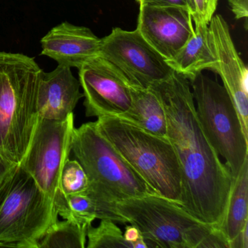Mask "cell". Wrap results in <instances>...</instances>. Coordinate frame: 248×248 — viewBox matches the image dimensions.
<instances>
[{"mask_svg": "<svg viewBox=\"0 0 248 248\" xmlns=\"http://www.w3.org/2000/svg\"><path fill=\"white\" fill-rule=\"evenodd\" d=\"M115 207L127 223L139 229L148 248H229L218 228L160 196L124 199Z\"/></svg>", "mask_w": 248, "mask_h": 248, "instance_id": "3957f363", "label": "cell"}, {"mask_svg": "<svg viewBox=\"0 0 248 248\" xmlns=\"http://www.w3.org/2000/svg\"><path fill=\"white\" fill-rule=\"evenodd\" d=\"M123 236L124 239L130 244L131 248H148L147 244L142 236L140 231L133 225L126 226Z\"/></svg>", "mask_w": 248, "mask_h": 248, "instance_id": "cb8c5ba5", "label": "cell"}, {"mask_svg": "<svg viewBox=\"0 0 248 248\" xmlns=\"http://www.w3.org/2000/svg\"><path fill=\"white\" fill-rule=\"evenodd\" d=\"M139 5L136 29L159 55L170 60L194 33L191 14L178 7Z\"/></svg>", "mask_w": 248, "mask_h": 248, "instance_id": "8fae6325", "label": "cell"}, {"mask_svg": "<svg viewBox=\"0 0 248 248\" xmlns=\"http://www.w3.org/2000/svg\"><path fill=\"white\" fill-rule=\"evenodd\" d=\"M248 223V159L233 180L229 202L219 229L230 244Z\"/></svg>", "mask_w": 248, "mask_h": 248, "instance_id": "e0dca14e", "label": "cell"}, {"mask_svg": "<svg viewBox=\"0 0 248 248\" xmlns=\"http://www.w3.org/2000/svg\"><path fill=\"white\" fill-rule=\"evenodd\" d=\"M230 248H248V223L231 242Z\"/></svg>", "mask_w": 248, "mask_h": 248, "instance_id": "484cf974", "label": "cell"}, {"mask_svg": "<svg viewBox=\"0 0 248 248\" xmlns=\"http://www.w3.org/2000/svg\"><path fill=\"white\" fill-rule=\"evenodd\" d=\"M15 167L11 166L7 163L1 156H0V184L3 181L5 177L10 173L13 168Z\"/></svg>", "mask_w": 248, "mask_h": 248, "instance_id": "4316f807", "label": "cell"}, {"mask_svg": "<svg viewBox=\"0 0 248 248\" xmlns=\"http://www.w3.org/2000/svg\"><path fill=\"white\" fill-rule=\"evenodd\" d=\"M43 71L32 58L0 51V156L13 167L22 162L37 128Z\"/></svg>", "mask_w": 248, "mask_h": 248, "instance_id": "7a4b0ae2", "label": "cell"}, {"mask_svg": "<svg viewBox=\"0 0 248 248\" xmlns=\"http://www.w3.org/2000/svg\"><path fill=\"white\" fill-rule=\"evenodd\" d=\"M95 124L99 133L158 195L181 205V167L168 138L151 134L116 117H98Z\"/></svg>", "mask_w": 248, "mask_h": 248, "instance_id": "277c9868", "label": "cell"}, {"mask_svg": "<svg viewBox=\"0 0 248 248\" xmlns=\"http://www.w3.org/2000/svg\"><path fill=\"white\" fill-rule=\"evenodd\" d=\"M53 204L59 216L86 230L97 219L96 205L85 192L66 195L59 188L55 194Z\"/></svg>", "mask_w": 248, "mask_h": 248, "instance_id": "ac0fdd59", "label": "cell"}, {"mask_svg": "<svg viewBox=\"0 0 248 248\" xmlns=\"http://www.w3.org/2000/svg\"><path fill=\"white\" fill-rule=\"evenodd\" d=\"M131 95L130 108L116 118L151 134L167 138L166 114L157 93L151 88L132 86Z\"/></svg>", "mask_w": 248, "mask_h": 248, "instance_id": "2e32d148", "label": "cell"}, {"mask_svg": "<svg viewBox=\"0 0 248 248\" xmlns=\"http://www.w3.org/2000/svg\"><path fill=\"white\" fill-rule=\"evenodd\" d=\"M80 87L67 66L59 65L49 73L43 71L37 94L39 117L58 121L67 118L84 97Z\"/></svg>", "mask_w": 248, "mask_h": 248, "instance_id": "5bb4252c", "label": "cell"}, {"mask_svg": "<svg viewBox=\"0 0 248 248\" xmlns=\"http://www.w3.org/2000/svg\"><path fill=\"white\" fill-rule=\"evenodd\" d=\"M218 74L248 138V71L236 51L229 25L220 15L213 16L209 24Z\"/></svg>", "mask_w": 248, "mask_h": 248, "instance_id": "7c38bea8", "label": "cell"}, {"mask_svg": "<svg viewBox=\"0 0 248 248\" xmlns=\"http://www.w3.org/2000/svg\"><path fill=\"white\" fill-rule=\"evenodd\" d=\"M99 56L118 68L133 86L149 88L168 79L174 71L140 35L137 29L114 28L101 39Z\"/></svg>", "mask_w": 248, "mask_h": 248, "instance_id": "9c48e42d", "label": "cell"}, {"mask_svg": "<svg viewBox=\"0 0 248 248\" xmlns=\"http://www.w3.org/2000/svg\"><path fill=\"white\" fill-rule=\"evenodd\" d=\"M72 152L88 178L85 194L120 201L158 195L99 133L95 122L84 123L72 136Z\"/></svg>", "mask_w": 248, "mask_h": 248, "instance_id": "5b68a950", "label": "cell"}, {"mask_svg": "<svg viewBox=\"0 0 248 248\" xmlns=\"http://www.w3.org/2000/svg\"><path fill=\"white\" fill-rule=\"evenodd\" d=\"M151 88L163 104L167 138L179 161L181 206L197 220L219 229L234 179L202 128L189 81L173 72Z\"/></svg>", "mask_w": 248, "mask_h": 248, "instance_id": "6da1fadb", "label": "cell"}, {"mask_svg": "<svg viewBox=\"0 0 248 248\" xmlns=\"http://www.w3.org/2000/svg\"><path fill=\"white\" fill-rule=\"evenodd\" d=\"M86 229L69 220H58L38 242V248H85Z\"/></svg>", "mask_w": 248, "mask_h": 248, "instance_id": "d6986e66", "label": "cell"}, {"mask_svg": "<svg viewBox=\"0 0 248 248\" xmlns=\"http://www.w3.org/2000/svg\"><path fill=\"white\" fill-rule=\"evenodd\" d=\"M101 39L90 29L63 22L52 29L41 40L42 55L59 65L79 68L99 56Z\"/></svg>", "mask_w": 248, "mask_h": 248, "instance_id": "4fadbf2b", "label": "cell"}, {"mask_svg": "<svg viewBox=\"0 0 248 248\" xmlns=\"http://www.w3.org/2000/svg\"><path fill=\"white\" fill-rule=\"evenodd\" d=\"M88 117H117L130 108L131 82L111 62L98 56L79 69Z\"/></svg>", "mask_w": 248, "mask_h": 248, "instance_id": "30bf717a", "label": "cell"}, {"mask_svg": "<svg viewBox=\"0 0 248 248\" xmlns=\"http://www.w3.org/2000/svg\"><path fill=\"white\" fill-rule=\"evenodd\" d=\"M166 62L174 72L185 77L188 81L205 69L216 72L217 59L209 26L195 25L192 35L176 55Z\"/></svg>", "mask_w": 248, "mask_h": 248, "instance_id": "9a60e30c", "label": "cell"}, {"mask_svg": "<svg viewBox=\"0 0 248 248\" xmlns=\"http://www.w3.org/2000/svg\"><path fill=\"white\" fill-rule=\"evenodd\" d=\"M59 220L53 202L20 165L0 184V248H38Z\"/></svg>", "mask_w": 248, "mask_h": 248, "instance_id": "8992f818", "label": "cell"}, {"mask_svg": "<svg viewBox=\"0 0 248 248\" xmlns=\"http://www.w3.org/2000/svg\"><path fill=\"white\" fill-rule=\"evenodd\" d=\"M87 237L88 248H131L130 244L124 239L121 229L115 222L108 219L101 220L97 227L90 226Z\"/></svg>", "mask_w": 248, "mask_h": 248, "instance_id": "ffe728a7", "label": "cell"}, {"mask_svg": "<svg viewBox=\"0 0 248 248\" xmlns=\"http://www.w3.org/2000/svg\"><path fill=\"white\" fill-rule=\"evenodd\" d=\"M88 188V178L77 159L66 162L61 175L60 188L66 195L81 194Z\"/></svg>", "mask_w": 248, "mask_h": 248, "instance_id": "44dd1931", "label": "cell"}, {"mask_svg": "<svg viewBox=\"0 0 248 248\" xmlns=\"http://www.w3.org/2000/svg\"><path fill=\"white\" fill-rule=\"evenodd\" d=\"M229 4L236 19L248 18V0H229Z\"/></svg>", "mask_w": 248, "mask_h": 248, "instance_id": "d4e9b609", "label": "cell"}, {"mask_svg": "<svg viewBox=\"0 0 248 248\" xmlns=\"http://www.w3.org/2000/svg\"><path fill=\"white\" fill-rule=\"evenodd\" d=\"M136 2L144 5H156V6H174L186 10L192 14L191 0H136Z\"/></svg>", "mask_w": 248, "mask_h": 248, "instance_id": "603a6c76", "label": "cell"}, {"mask_svg": "<svg viewBox=\"0 0 248 248\" xmlns=\"http://www.w3.org/2000/svg\"><path fill=\"white\" fill-rule=\"evenodd\" d=\"M189 83L202 128L234 179L248 159V139L236 108L224 87L202 72Z\"/></svg>", "mask_w": 248, "mask_h": 248, "instance_id": "52a82bcc", "label": "cell"}, {"mask_svg": "<svg viewBox=\"0 0 248 248\" xmlns=\"http://www.w3.org/2000/svg\"><path fill=\"white\" fill-rule=\"evenodd\" d=\"M218 0H191L192 17L194 24L209 25L214 16Z\"/></svg>", "mask_w": 248, "mask_h": 248, "instance_id": "7402d4cb", "label": "cell"}, {"mask_svg": "<svg viewBox=\"0 0 248 248\" xmlns=\"http://www.w3.org/2000/svg\"><path fill=\"white\" fill-rule=\"evenodd\" d=\"M75 128L74 113L61 121L39 119L31 145L19 165L53 204L72 152Z\"/></svg>", "mask_w": 248, "mask_h": 248, "instance_id": "ba28073f", "label": "cell"}]
</instances>
